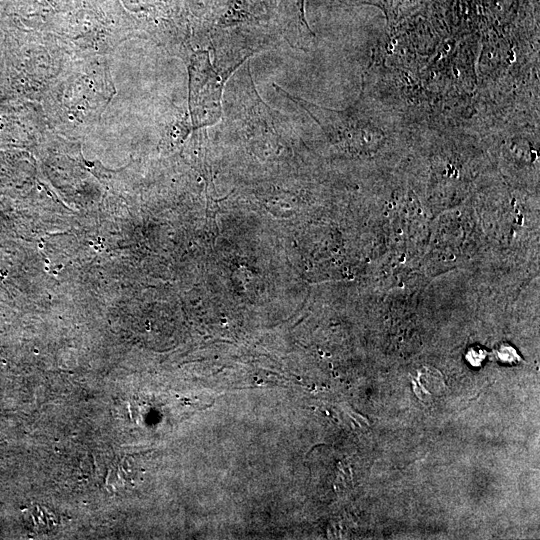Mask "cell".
Wrapping results in <instances>:
<instances>
[{"label": "cell", "instance_id": "cell-1", "mask_svg": "<svg viewBox=\"0 0 540 540\" xmlns=\"http://www.w3.org/2000/svg\"><path fill=\"white\" fill-rule=\"evenodd\" d=\"M273 86L307 113L332 147L350 155L374 158L411 133V124L403 116L364 90L353 104L338 110L292 95L276 84Z\"/></svg>", "mask_w": 540, "mask_h": 540}, {"label": "cell", "instance_id": "cell-2", "mask_svg": "<svg viewBox=\"0 0 540 540\" xmlns=\"http://www.w3.org/2000/svg\"><path fill=\"white\" fill-rule=\"evenodd\" d=\"M231 76L219 71L208 49L199 48L189 58L191 126H214L222 117L223 91Z\"/></svg>", "mask_w": 540, "mask_h": 540}]
</instances>
